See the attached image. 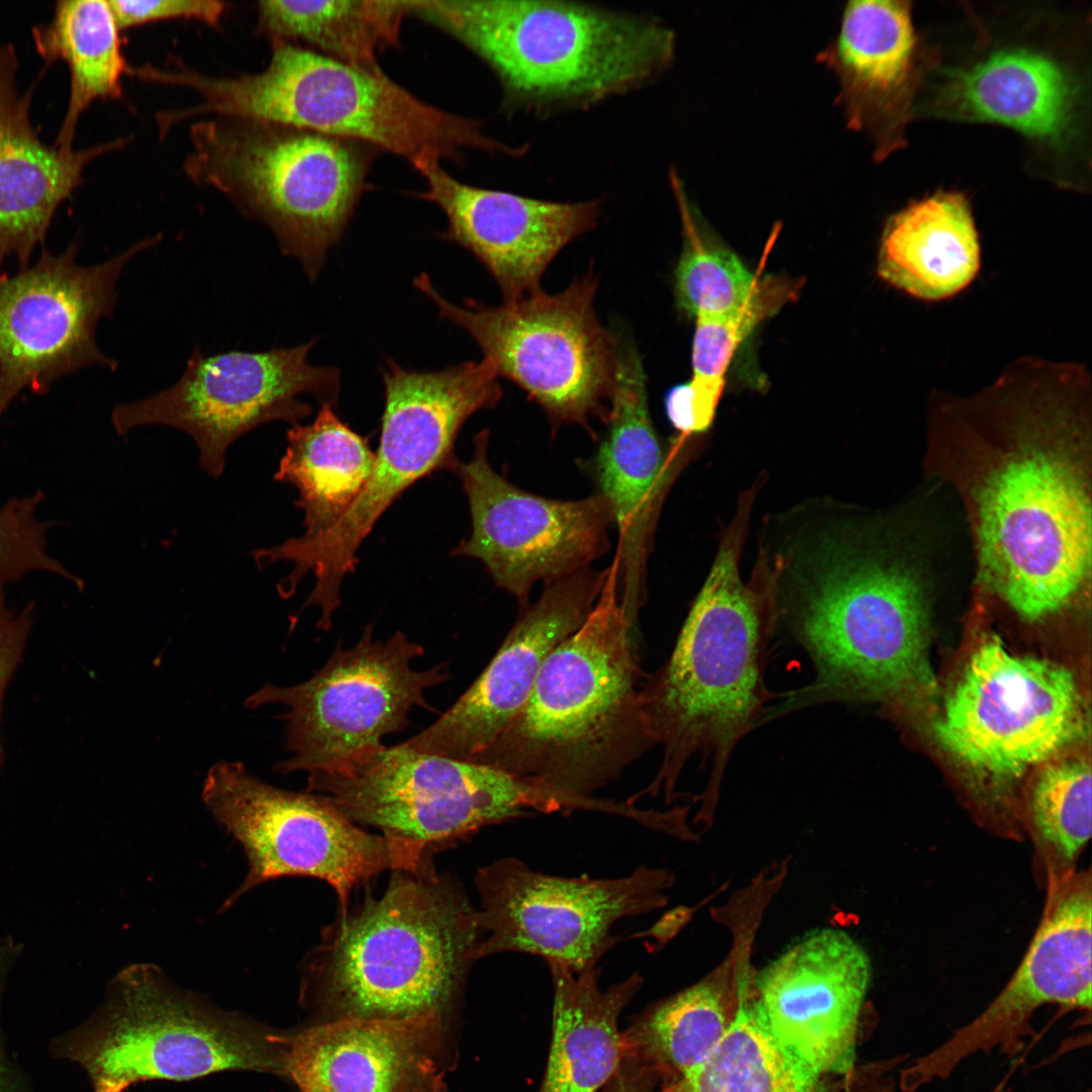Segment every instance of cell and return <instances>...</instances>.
Returning <instances> with one entry per match:
<instances>
[{
  "label": "cell",
  "mask_w": 1092,
  "mask_h": 1092,
  "mask_svg": "<svg viewBox=\"0 0 1092 1092\" xmlns=\"http://www.w3.org/2000/svg\"><path fill=\"white\" fill-rule=\"evenodd\" d=\"M750 581L814 668L809 685L782 696L763 722L934 686L920 576L856 507L818 497L769 517Z\"/></svg>",
  "instance_id": "1"
},
{
  "label": "cell",
  "mask_w": 1092,
  "mask_h": 1092,
  "mask_svg": "<svg viewBox=\"0 0 1092 1092\" xmlns=\"http://www.w3.org/2000/svg\"><path fill=\"white\" fill-rule=\"evenodd\" d=\"M1032 398L998 397L988 423L938 444L967 506L980 583L1038 621L1089 581L1091 503L1082 422L1067 403Z\"/></svg>",
  "instance_id": "2"
},
{
  "label": "cell",
  "mask_w": 1092,
  "mask_h": 1092,
  "mask_svg": "<svg viewBox=\"0 0 1092 1092\" xmlns=\"http://www.w3.org/2000/svg\"><path fill=\"white\" fill-rule=\"evenodd\" d=\"M747 510L743 505L723 536L669 658L639 689L662 758L653 781L632 802L662 793L669 803L684 770L697 759L709 772L701 814L711 813L734 749L762 723L776 697L764 673L777 617L739 571Z\"/></svg>",
  "instance_id": "3"
},
{
  "label": "cell",
  "mask_w": 1092,
  "mask_h": 1092,
  "mask_svg": "<svg viewBox=\"0 0 1092 1092\" xmlns=\"http://www.w3.org/2000/svg\"><path fill=\"white\" fill-rule=\"evenodd\" d=\"M613 562L587 618L544 661L508 727L471 760L574 797L594 794L656 746Z\"/></svg>",
  "instance_id": "4"
},
{
  "label": "cell",
  "mask_w": 1092,
  "mask_h": 1092,
  "mask_svg": "<svg viewBox=\"0 0 1092 1092\" xmlns=\"http://www.w3.org/2000/svg\"><path fill=\"white\" fill-rule=\"evenodd\" d=\"M412 14L482 60L508 106L542 113L639 89L675 52L657 18L578 2L413 0Z\"/></svg>",
  "instance_id": "5"
},
{
  "label": "cell",
  "mask_w": 1092,
  "mask_h": 1092,
  "mask_svg": "<svg viewBox=\"0 0 1092 1092\" xmlns=\"http://www.w3.org/2000/svg\"><path fill=\"white\" fill-rule=\"evenodd\" d=\"M380 896L339 909L303 964V990L342 1017L441 1013L479 961L477 908L437 873L392 871Z\"/></svg>",
  "instance_id": "6"
},
{
  "label": "cell",
  "mask_w": 1092,
  "mask_h": 1092,
  "mask_svg": "<svg viewBox=\"0 0 1092 1092\" xmlns=\"http://www.w3.org/2000/svg\"><path fill=\"white\" fill-rule=\"evenodd\" d=\"M271 44L260 73L213 77L183 68L177 85L200 101L181 109L182 118L231 116L310 129L394 154L419 172L443 160L461 163L469 149L519 153L485 134L480 121L422 101L381 68L342 63L287 41Z\"/></svg>",
  "instance_id": "7"
},
{
  "label": "cell",
  "mask_w": 1092,
  "mask_h": 1092,
  "mask_svg": "<svg viewBox=\"0 0 1092 1092\" xmlns=\"http://www.w3.org/2000/svg\"><path fill=\"white\" fill-rule=\"evenodd\" d=\"M190 142L187 177L267 225L310 280L345 233L380 152L310 129L231 116L192 123Z\"/></svg>",
  "instance_id": "8"
},
{
  "label": "cell",
  "mask_w": 1092,
  "mask_h": 1092,
  "mask_svg": "<svg viewBox=\"0 0 1092 1092\" xmlns=\"http://www.w3.org/2000/svg\"><path fill=\"white\" fill-rule=\"evenodd\" d=\"M497 378L484 359L438 371L408 370L388 360L382 370L385 401L379 445L360 495L328 530L256 553L262 568L279 561L292 564L278 586L286 597L307 573L313 574L315 583L304 608H320L318 628L332 627L343 580L357 566V552L381 516L418 480L452 470L464 423L476 412L492 408L502 397Z\"/></svg>",
  "instance_id": "9"
},
{
  "label": "cell",
  "mask_w": 1092,
  "mask_h": 1092,
  "mask_svg": "<svg viewBox=\"0 0 1092 1092\" xmlns=\"http://www.w3.org/2000/svg\"><path fill=\"white\" fill-rule=\"evenodd\" d=\"M308 792L327 797L351 821L377 828L391 871L432 866L437 852L481 828L534 811L588 810V799L560 793L505 770L413 750L402 743L340 770L308 775Z\"/></svg>",
  "instance_id": "10"
},
{
  "label": "cell",
  "mask_w": 1092,
  "mask_h": 1092,
  "mask_svg": "<svg viewBox=\"0 0 1092 1092\" xmlns=\"http://www.w3.org/2000/svg\"><path fill=\"white\" fill-rule=\"evenodd\" d=\"M280 1034L140 964L114 978L106 1004L69 1053L94 1092H123L144 1081H183L228 1070L281 1076Z\"/></svg>",
  "instance_id": "11"
},
{
  "label": "cell",
  "mask_w": 1092,
  "mask_h": 1092,
  "mask_svg": "<svg viewBox=\"0 0 1092 1092\" xmlns=\"http://www.w3.org/2000/svg\"><path fill=\"white\" fill-rule=\"evenodd\" d=\"M414 283L441 317L472 337L498 377L515 382L543 408L554 428L578 424L593 433V418L605 422L619 340L596 314L598 278L592 269L559 293L539 289L493 307L473 300L452 303L425 273Z\"/></svg>",
  "instance_id": "12"
},
{
  "label": "cell",
  "mask_w": 1092,
  "mask_h": 1092,
  "mask_svg": "<svg viewBox=\"0 0 1092 1092\" xmlns=\"http://www.w3.org/2000/svg\"><path fill=\"white\" fill-rule=\"evenodd\" d=\"M423 654V646L400 631L385 641L374 640L369 624L355 646H338L309 679L256 691L246 707L276 703L288 708L283 716L286 747L293 756L275 770H340L382 748L384 736L407 726L415 706L430 709L426 691L450 677L445 663L413 669L412 661Z\"/></svg>",
  "instance_id": "13"
},
{
  "label": "cell",
  "mask_w": 1092,
  "mask_h": 1092,
  "mask_svg": "<svg viewBox=\"0 0 1092 1092\" xmlns=\"http://www.w3.org/2000/svg\"><path fill=\"white\" fill-rule=\"evenodd\" d=\"M1085 730L1073 673L1044 659L1013 655L996 637L973 654L933 725L947 752L993 784L994 804L1007 784Z\"/></svg>",
  "instance_id": "14"
},
{
  "label": "cell",
  "mask_w": 1092,
  "mask_h": 1092,
  "mask_svg": "<svg viewBox=\"0 0 1092 1092\" xmlns=\"http://www.w3.org/2000/svg\"><path fill=\"white\" fill-rule=\"evenodd\" d=\"M313 345L310 341L264 352L215 355L196 348L173 385L116 405L113 428L119 436L147 425L183 431L197 446L200 468L218 477L229 448L240 437L272 421L294 425L310 416L312 408L301 395L315 397L321 405L338 403L340 371L311 365L307 359Z\"/></svg>",
  "instance_id": "15"
},
{
  "label": "cell",
  "mask_w": 1092,
  "mask_h": 1092,
  "mask_svg": "<svg viewBox=\"0 0 1092 1092\" xmlns=\"http://www.w3.org/2000/svg\"><path fill=\"white\" fill-rule=\"evenodd\" d=\"M673 876L640 866L625 877H560L532 870L517 857L479 867L474 884L483 938L478 959L520 952L577 974L597 967L617 942L616 922L666 904Z\"/></svg>",
  "instance_id": "16"
},
{
  "label": "cell",
  "mask_w": 1092,
  "mask_h": 1092,
  "mask_svg": "<svg viewBox=\"0 0 1092 1092\" xmlns=\"http://www.w3.org/2000/svg\"><path fill=\"white\" fill-rule=\"evenodd\" d=\"M202 800L243 846L249 871L223 904L287 876L311 877L336 892L339 909L354 890L391 870L385 839L351 821L327 797L272 787L239 761H219L205 778Z\"/></svg>",
  "instance_id": "17"
},
{
  "label": "cell",
  "mask_w": 1092,
  "mask_h": 1092,
  "mask_svg": "<svg viewBox=\"0 0 1092 1092\" xmlns=\"http://www.w3.org/2000/svg\"><path fill=\"white\" fill-rule=\"evenodd\" d=\"M161 238H146L91 266L76 262L74 243L59 255L43 251L14 276L0 274V419L24 388L44 393L82 368H116L97 345V325L113 313L124 266Z\"/></svg>",
  "instance_id": "18"
},
{
  "label": "cell",
  "mask_w": 1092,
  "mask_h": 1092,
  "mask_svg": "<svg viewBox=\"0 0 1092 1092\" xmlns=\"http://www.w3.org/2000/svg\"><path fill=\"white\" fill-rule=\"evenodd\" d=\"M488 441V430L479 432L470 460L458 459L451 470L462 483L471 517L470 536L451 555L480 560L522 610L537 582L587 568L609 550L613 516L599 493L564 500L516 486L491 467Z\"/></svg>",
  "instance_id": "19"
},
{
  "label": "cell",
  "mask_w": 1092,
  "mask_h": 1092,
  "mask_svg": "<svg viewBox=\"0 0 1092 1092\" xmlns=\"http://www.w3.org/2000/svg\"><path fill=\"white\" fill-rule=\"evenodd\" d=\"M607 575L608 568L587 567L544 583L475 681L436 722L401 743L459 760L485 749L525 705L550 652L587 618Z\"/></svg>",
  "instance_id": "20"
},
{
  "label": "cell",
  "mask_w": 1092,
  "mask_h": 1092,
  "mask_svg": "<svg viewBox=\"0 0 1092 1092\" xmlns=\"http://www.w3.org/2000/svg\"><path fill=\"white\" fill-rule=\"evenodd\" d=\"M871 962L847 933L815 930L761 971L758 1007L779 1044L815 1075L853 1061Z\"/></svg>",
  "instance_id": "21"
},
{
  "label": "cell",
  "mask_w": 1092,
  "mask_h": 1092,
  "mask_svg": "<svg viewBox=\"0 0 1092 1092\" xmlns=\"http://www.w3.org/2000/svg\"><path fill=\"white\" fill-rule=\"evenodd\" d=\"M1042 914L1008 983L973 1021L921 1058L932 1078L947 1076L965 1058L1007 1043L1045 1004L1091 1007L1092 875L1090 869L1045 886Z\"/></svg>",
  "instance_id": "22"
},
{
  "label": "cell",
  "mask_w": 1092,
  "mask_h": 1092,
  "mask_svg": "<svg viewBox=\"0 0 1092 1092\" xmlns=\"http://www.w3.org/2000/svg\"><path fill=\"white\" fill-rule=\"evenodd\" d=\"M642 359L630 343H619L607 432L593 462L599 494L618 529L614 562L619 598L634 625L646 599L647 559L658 513L673 473V448L665 449L649 412Z\"/></svg>",
  "instance_id": "23"
},
{
  "label": "cell",
  "mask_w": 1092,
  "mask_h": 1092,
  "mask_svg": "<svg viewBox=\"0 0 1092 1092\" xmlns=\"http://www.w3.org/2000/svg\"><path fill=\"white\" fill-rule=\"evenodd\" d=\"M419 197L447 218L442 237L471 252L498 284L504 301L535 292L555 256L592 230L601 201L559 202L465 184L431 164Z\"/></svg>",
  "instance_id": "24"
},
{
  "label": "cell",
  "mask_w": 1092,
  "mask_h": 1092,
  "mask_svg": "<svg viewBox=\"0 0 1092 1092\" xmlns=\"http://www.w3.org/2000/svg\"><path fill=\"white\" fill-rule=\"evenodd\" d=\"M439 1027L431 1012L282 1032L281 1076L300 1092H443Z\"/></svg>",
  "instance_id": "25"
},
{
  "label": "cell",
  "mask_w": 1092,
  "mask_h": 1092,
  "mask_svg": "<svg viewBox=\"0 0 1092 1092\" xmlns=\"http://www.w3.org/2000/svg\"><path fill=\"white\" fill-rule=\"evenodd\" d=\"M19 62L11 43L0 47V269L16 257L28 267L59 206L81 185L87 165L122 147L118 139L65 152L43 144L30 120L33 86L18 87Z\"/></svg>",
  "instance_id": "26"
},
{
  "label": "cell",
  "mask_w": 1092,
  "mask_h": 1092,
  "mask_svg": "<svg viewBox=\"0 0 1092 1092\" xmlns=\"http://www.w3.org/2000/svg\"><path fill=\"white\" fill-rule=\"evenodd\" d=\"M915 49L908 2L853 0L837 35L817 55L838 81L836 102L848 127L867 131L880 158L894 146Z\"/></svg>",
  "instance_id": "27"
},
{
  "label": "cell",
  "mask_w": 1092,
  "mask_h": 1092,
  "mask_svg": "<svg viewBox=\"0 0 1092 1092\" xmlns=\"http://www.w3.org/2000/svg\"><path fill=\"white\" fill-rule=\"evenodd\" d=\"M1076 98L1074 81L1055 61L1027 50H1006L947 73L937 107L953 118L1001 123L1054 140L1067 128Z\"/></svg>",
  "instance_id": "28"
},
{
  "label": "cell",
  "mask_w": 1092,
  "mask_h": 1092,
  "mask_svg": "<svg viewBox=\"0 0 1092 1092\" xmlns=\"http://www.w3.org/2000/svg\"><path fill=\"white\" fill-rule=\"evenodd\" d=\"M553 983L552 1039L539 1092H598L622 1060V1011L643 984L639 973L603 990L598 967L573 973L547 964Z\"/></svg>",
  "instance_id": "29"
},
{
  "label": "cell",
  "mask_w": 1092,
  "mask_h": 1092,
  "mask_svg": "<svg viewBox=\"0 0 1092 1092\" xmlns=\"http://www.w3.org/2000/svg\"><path fill=\"white\" fill-rule=\"evenodd\" d=\"M979 267L978 234L962 194L935 193L910 203L886 223L878 273L915 297L951 296L974 279Z\"/></svg>",
  "instance_id": "30"
},
{
  "label": "cell",
  "mask_w": 1092,
  "mask_h": 1092,
  "mask_svg": "<svg viewBox=\"0 0 1092 1092\" xmlns=\"http://www.w3.org/2000/svg\"><path fill=\"white\" fill-rule=\"evenodd\" d=\"M275 479L291 484L304 515L303 536L322 533L350 509L363 490L374 464L368 438L321 405L314 421L294 424Z\"/></svg>",
  "instance_id": "31"
},
{
  "label": "cell",
  "mask_w": 1092,
  "mask_h": 1092,
  "mask_svg": "<svg viewBox=\"0 0 1092 1092\" xmlns=\"http://www.w3.org/2000/svg\"><path fill=\"white\" fill-rule=\"evenodd\" d=\"M119 27L108 1L64 0L56 3L32 38L47 64L63 61L69 71L67 108L54 146L71 152L79 120L96 100L122 97V77L129 66L122 54Z\"/></svg>",
  "instance_id": "32"
},
{
  "label": "cell",
  "mask_w": 1092,
  "mask_h": 1092,
  "mask_svg": "<svg viewBox=\"0 0 1092 1092\" xmlns=\"http://www.w3.org/2000/svg\"><path fill=\"white\" fill-rule=\"evenodd\" d=\"M412 0L258 2V28L271 41H301L342 63L380 68L379 55L399 42Z\"/></svg>",
  "instance_id": "33"
},
{
  "label": "cell",
  "mask_w": 1092,
  "mask_h": 1092,
  "mask_svg": "<svg viewBox=\"0 0 1092 1092\" xmlns=\"http://www.w3.org/2000/svg\"><path fill=\"white\" fill-rule=\"evenodd\" d=\"M728 1025L719 991L710 982L698 983L646 1008L622 1032L618 1071L678 1080L712 1055Z\"/></svg>",
  "instance_id": "34"
},
{
  "label": "cell",
  "mask_w": 1092,
  "mask_h": 1092,
  "mask_svg": "<svg viewBox=\"0 0 1092 1092\" xmlns=\"http://www.w3.org/2000/svg\"><path fill=\"white\" fill-rule=\"evenodd\" d=\"M1024 837L1032 847L1036 883L1045 886L1076 872L1091 837V768L1068 760L1044 768L1021 810Z\"/></svg>",
  "instance_id": "35"
},
{
  "label": "cell",
  "mask_w": 1092,
  "mask_h": 1092,
  "mask_svg": "<svg viewBox=\"0 0 1092 1092\" xmlns=\"http://www.w3.org/2000/svg\"><path fill=\"white\" fill-rule=\"evenodd\" d=\"M817 1077L779 1044L757 1003L743 1004L712 1055L672 1092H818Z\"/></svg>",
  "instance_id": "36"
},
{
  "label": "cell",
  "mask_w": 1092,
  "mask_h": 1092,
  "mask_svg": "<svg viewBox=\"0 0 1092 1092\" xmlns=\"http://www.w3.org/2000/svg\"><path fill=\"white\" fill-rule=\"evenodd\" d=\"M669 179L686 235L673 276L677 307L695 318L727 316L742 310L755 295L760 280L731 250L703 238L696 211L674 169Z\"/></svg>",
  "instance_id": "37"
},
{
  "label": "cell",
  "mask_w": 1092,
  "mask_h": 1092,
  "mask_svg": "<svg viewBox=\"0 0 1092 1092\" xmlns=\"http://www.w3.org/2000/svg\"><path fill=\"white\" fill-rule=\"evenodd\" d=\"M46 494L15 496L0 507V594L32 571L53 573L78 587L83 581L49 553L48 532L58 522L40 520L38 509Z\"/></svg>",
  "instance_id": "38"
},
{
  "label": "cell",
  "mask_w": 1092,
  "mask_h": 1092,
  "mask_svg": "<svg viewBox=\"0 0 1092 1092\" xmlns=\"http://www.w3.org/2000/svg\"><path fill=\"white\" fill-rule=\"evenodd\" d=\"M790 283L777 277L760 280L750 302L740 311L721 317L696 318L692 344L693 377L725 380L727 368L743 341L766 316L792 297Z\"/></svg>",
  "instance_id": "39"
},
{
  "label": "cell",
  "mask_w": 1092,
  "mask_h": 1092,
  "mask_svg": "<svg viewBox=\"0 0 1092 1092\" xmlns=\"http://www.w3.org/2000/svg\"><path fill=\"white\" fill-rule=\"evenodd\" d=\"M724 384L725 380L692 377L666 391L665 413L678 436L687 438L711 428Z\"/></svg>",
  "instance_id": "40"
},
{
  "label": "cell",
  "mask_w": 1092,
  "mask_h": 1092,
  "mask_svg": "<svg viewBox=\"0 0 1092 1092\" xmlns=\"http://www.w3.org/2000/svg\"><path fill=\"white\" fill-rule=\"evenodd\" d=\"M119 29L167 19H195L217 25L225 3L215 0H111Z\"/></svg>",
  "instance_id": "41"
},
{
  "label": "cell",
  "mask_w": 1092,
  "mask_h": 1092,
  "mask_svg": "<svg viewBox=\"0 0 1092 1092\" xmlns=\"http://www.w3.org/2000/svg\"><path fill=\"white\" fill-rule=\"evenodd\" d=\"M33 611L32 603L21 610L7 607L3 594H0V767L5 760L1 740L2 703L12 674L22 659L33 624Z\"/></svg>",
  "instance_id": "42"
},
{
  "label": "cell",
  "mask_w": 1092,
  "mask_h": 1092,
  "mask_svg": "<svg viewBox=\"0 0 1092 1092\" xmlns=\"http://www.w3.org/2000/svg\"><path fill=\"white\" fill-rule=\"evenodd\" d=\"M608 1084L610 1087L608 1092H653V1085L649 1082L618 1074Z\"/></svg>",
  "instance_id": "43"
},
{
  "label": "cell",
  "mask_w": 1092,
  "mask_h": 1092,
  "mask_svg": "<svg viewBox=\"0 0 1092 1092\" xmlns=\"http://www.w3.org/2000/svg\"><path fill=\"white\" fill-rule=\"evenodd\" d=\"M7 946L8 945H0V987H1V983H2L4 975H5V971H6L7 967H8V964L11 963V959H12V954L10 952L11 947L10 946L7 947ZM0 1092H9L8 1088H7V1084L5 1082V1075H4V1070H3V1067H2L1 1060H0Z\"/></svg>",
  "instance_id": "44"
}]
</instances>
